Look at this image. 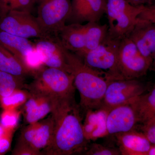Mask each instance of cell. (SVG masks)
Instances as JSON below:
<instances>
[{"label": "cell", "mask_w": 155, "mask_h": 155, "mask_svg": "<svg viewBox=\"0 0 155 155\" xmlns=\"http://www.w3.org/2000/svg\"><path fill=\"white\" fill-rule=\"evenodd\" d=\"M135 110L138 123L144 124L155 111V84L147 93H143L131 102Z\"/></svg>", "instance_id": "21"}, {"label": "cell", "mask_w": 155, "mask_h": 155, "mask_svg": "<svg viewBox=\"0 0 155 155\" xmlns=\"http://www.w3.org/2000/svg\"><path fill=\"white\" fill-rule=\"evenodd\" d=\"M153 4H155V0H153Z\"/></svg>", "instance_id": "34"}, {"label": "cell", "mask_w": 155, "mask_h": 155, "mask_svg": "<svg viewBox=\"0 0 155 155\" xmlns=\"http://www.w3.org/2000/svg\"><path fill=\"white\" fill-rule=\"evenodd\" d=\"M130 5L134 6L149 5L153 4V0H125Z\"/></svg>", "instance_id": "31"}, {"label": "cell", "mask_w": 155, "mask_h": 155, "mask_svg": "<svg viewBox=\"0 0 155 155\" xmlns=\"http://www.w3.org/2000/svg\"><path fill=\"white\" fill-rule=\"evenodd\" d=\"M150 69H152L153 70L155 71V52L154 55L152 64L151 66Z\"/></svg>", "instance_id": "33"}, {"label": "cell", "mask_w": 155, "mask_h": 155, "mask_svg": "<svg viewBox=\"0 0 155 155\" xmlns=\"http://www.w3.org/2000/svg\"><path fill=\"white\" fill-rule=\"evenodd\" d=\"M23 104L24 121L28 125L38 122L51 114L57 104L47 97L29 93Z\"/></svg>", "instance_id": "16"}, {"label": "cell", "mask_w": 155, "mask_h": 155, "mask_svg": "<svg viewBox=\"0 0 155 155\" xmlns=\"http://www.w3.org/2000/svg\"><path fill=\"white\" fill-rule=\"evenodd\" d=\"M19 114L15 109L2 110L0 114V125L7 128H14L18 123Z\"/></svg>", "instance_id": "24"}, {"label": "cell", "mask_w": 155, "mask_h": 155, "mask_svg": "<svg viewBox=\"0 0 155 155\" xmlns=\"http://www.w3.org/2000/svg\"><path fill=\"white\" fill-rule=\"evenodd\" d=\"M122 155H147L152 144L143 132L134 130L115 134Z\"/></svg>", "instance_id": "17"}, {"label": "cell", "mask_w": 155, "mask_h": 155, "mask_svg": "<svg viewBox=\"0 0 155 155\" xmlns=\"http://www.w3.org/2000/svg\"><path fill=\"white\" fill-rule=\"evenodd\" d=\"M0 44L30 69L36 71L41 67L34 60L37 54L35 46L28 38L0 30Z\"/></svg>", "instance_id": "13"}, {"label": "cell", "mask_w": 155, "mask_h": 155, "mask_svg": "<svg viewBox=\"0 0 155 155\" xmlns=\"http://www.w3.org/2000/svg\"><path fill=\"white\" fill-rule=\"evenodd\" d=\"M146 89V86L136 79L110 80L100 108L109 112L117 106L131 102Z\"/></svg>", "instance_id": "10"}, {"label": "cell", "mask_w": 155, "mask_h": 155, "mask_svg": "<svg viewBox=\"0 0 155 155\" xmlns=\"http://www.w3.org/2000/svg\"><path fill=\"white\" fill-rule=\"evenodd\" d=\"M14 155H39V154L30 148L16 144L12 151Z\"/></svg>", "instance_id": "29"}, {"label": "cell", "mask_w": 155, "mask_h": 155, "mask_svg": "<svg viewBox=\"0 0 155 155\" xmlns=\"http://www.w3.org/2000/svg\"><path fill=\"white\" fill-rule=\"evenodd\" d=\"M107 4V0H87L85 6L72 23L99 22L106 14Z\"/></svg>", "instance_id": "20"}, {"label": "cell", "mask_w": 155, "mask_h": 155, "mask_svg": "<svg viewBox=\"0 0 155 155\" xmlns=\"http://www.w3.org/2000/svg\"><path fill=\"white\" fill-rule=\"evenodd\" d=\"M33 81L25 85L29 93L49 98L58 104L75 97V87L72 74L57 68L41 67Z\"/></svg>", "instance_id": "3"}, {"label": "cell", "mask_w": 155, "mask_h": 155, "mask_svg": "<svg viewBox=\"0 0 155 155\" xmlns=\"http://www.w3.org/2000/svg\"><path fill=\"white\" fill-rule=\"evenodd\" d=\"M86 113L83 128L86 139L88 141L95 140L107 136L106 122L108 111L99 108Z\"/></svg>", "instance_id": "18"}, {"label": "cell", "mask_w": 155, "mask_h": 155, "mask_svg": "<svg viewBox=\"0 0 155 155\" xmlns=\"http://www.w3.org/2000/svg\"><path fill=\"white\" fill-rule=\"evenodd\" d=\"M108 29V25L99 22L71 23L54 36L65 49L77 54L95 48L107 36Z\"/></svg>", "instance_id": "4"}, {"label": "cell", "mask_w": 155, "mask_h": 155, "mask_svg": "<svg viewBox=\"0 0 155 155\" xmlns=\"http://www.w3.org/2000/svg\"><path fill=\"white\" fill-rule=\"evenodd\" d=\"M1 109H2V108L1 107V106H0V110H1Z\"/></svg>", "instance_id": "35"}, {"label": "cell", "mask_w": 155, "mask_h": 155, "mask_svg": "<svg viewBox=\"0 0 155 155\" xmlns=\"http://www.w3.org/2000/svg\"><path fill=\"white\" fill-rule=\"evenodd\" d=\"M142 129L151 144L155 145V124Z\"/></svg>", "instance_id": "30"}, {"label": "cell", "mask_w": 155, "mask_h": 155, "mask_svg": "<svg viewBox=\"0 0 155 155\" xmlns=\"http://www.w3.org/2000/svg\"><path fill=\"white\" fill-rule=\"evenodd\" d=\"M128 37L141 54L152 64L155 52V23L137 18Z\"/></svg>", "instance_id": "15"}, {"label": "cell", "mask_w": 155, "mask_h": 155, "mask_svg": "<svg viewBox=\"0 0 155 155\" xmlns=\"http://www.w3.org/2000/svg\"><path fill=\"white\" fill-rule=\"evenodd\" d=\"M120 41L107 36L95 48L76 55L88 67L104 73L109 80H122L118 66Z\"/></svg>", "instance_id": "5"}, {"label": "cell", "mask_w": 155, "mask_h": 155, "mask_svg": "<svg viewBox=\"0 0 155 155\" xmlns=\"http://www.w3.org/2000/svg\"><path fill=\"white\" fill-rule=\"evenodd\" d=\"M87 0H72L71 11L66 24H71L86 4Z\"/></svg>", "instance_id": "27"}, {"label": "cell", "mask_w": 155, "mask_h": 155, "mask_svg": "<svg viewBox=\"0 0 155 155\" xmlns=\"http://www.w3.org/2000/svg\"><path fill=\"white\" fill-rule=\"evenodd\" d=\"M151 65L128 36L121 40L118 51V66L122 79L142 77L147 74Z\"/></svg>", "instance_id": "9"}, {"label": "cell", "mask_w": 155, "mask_h": 155, "mask_svg": "<svg viewBox=\"0 0 155 155\" xmlns=\"http://www.w3.org/2000/svg\"><path fill=\"white\" fill-rule=\"evenodd\" d=\"M64 50L69 73L80 94L81 109L85 112L99 109L110 80L104 73L86 65L75 53L64 48Z\"/></svg>", "instance_id": "2"}, {"label": "cell", "mask_w": 155, "mask_h": 155, "mask_svg": "<svg viewBox=\"0 0 155 155\" xmlns=\"http://www.w3.org/2000/svg\"><path fill=\"white\" fill-rule=\"evenodd\" d=\"M85 154L88 155H119V149L104 146L98 143H93L88 147Z\"/></svg>", "instance_id": "25"}, {"label": "cell", "mask_w": 155, "mask_h": 155, "mask_svg": "<svg viewBox=\"0 0 155 155\" xmlns=\"http://www.w3.org/2000/svg\"><path fill=\"white\" fill-rule=\"evenodd\" d=\"M13 129L14 128H7L0 125V155L5 153L10 148Z\"/></svg>", "instance_id": "26"}, {"label": "cell", "mask_w": 155, "mask_h": 155, "mask_svg": "<svg viewBox=\"0 0 155 155\" xmlns=\"http://www.w3.org/2000/svg\"><path fill=\"white\" fill-rule=\"evenodd\" d=\"M137 18L155 23V4L145 6L144 9L138 15Z\"/></svg>", "instance_id": "28"}, {"label": "cell", "mask_w": 155, "mask_h": 155, "mask_svg": "<svg viewBox=\"0 0 155 155\" xmlns=\"http://www.w3.org/2000/svg\"><path fill=\"white\" fill-rule=\"evenodd\" d=\"M25 79L0 71V99L25 88Z\"/></svg>", "instance_id": "22"}, {"label": "cell", "mask_w": 155, "mask_h": 155, "mask_svg": "<svg viewBox=\"0 0 155 155\" xmlns=\"http://www.w3.org/2000/svg\"><path fill=\"white\" fill-rule=\"evenodd\" d=\"M80 109L75 97L56 105L51 113L54 122L52 137L41 155H70L86 151L88 140L84 133Z\"/></svg>", "instance_id": "1"}, {"label": "cell", "mask_w": 155, "mask_h": 155, "mask_svg": "<svg viewBox=\"0 0 155 155\" xmlns=\"http://www.w3.org/2000/svg\"><path fill=\"white\" fill-rule=\"evenodd\" d=\"M108 135L124 133L134 130L138 119L131 102L112 108L107 118Z\"/></svg>", "instance_id": "14"}, {"label": "cell", "mask_w": 155, "mask_h": 155, "mask_svg": "<svg viewBox=\"0 0 155 155\" xmlns=\"http://www.w3.org/2000/svg\"><path fill=\"white\" fill-rule=\"evenodd\" d=\"M147 155H155V145L152 144Z\"/></svg>", "instance_id": "32"}, {"label": "cell", "mask_w": 155, "mask_h": 155, "mask_svg": "<svg viewBox=\"0 0 155 155\" xmlns=\"http://www.w3.org/2000/svg\"><path fill=\"white\" fill-rule=\"evenodd\" d=\"M29 96L26 89L17 90L10 95L0 99V106L2 110L15 109L23 104Z\"/></svg>", "instance_id": "23"}, {"label": "cell", "mask_w": 155, "mask_h": 155, "mask_svg": "<svg viewBox=\"0 0 155 155\" xmlns=\"http://www.w3.org/2000/svg\"><path fill=\"white\" fill-rule=\"evenodd\" d=\"M0 71L25 79L34 76L36 71L30 69L0 44Z\"/></svg>", "instance_id": "19"}, {"label": "cell", "mask_w": 155, "mask_h": 155, "mask_svg": "<svg viewBox=\"0 0 155 155\" xmlns=\"http://www.w3.org/2000/svg\"><path fill=\"white\" fill-rule=\"evenodd\" d=\"M144 7L132 5L125 0H107V36L119 40L128 36Z\"/></svg>", "instance_id": "6"}, {"label": "cell", "mask_w": 155, "mask_h": 155, "mask_svg": "<svg viewBox=\"0 0 155 155\" xmlns=\"http://www.w3.org/2000/svg\"><path fill=\"white\" fill-rule=\"evenodd\" d=\"M54 122L51 114L45 119L28 124L22 129L16 144L24 146L41 155L52 137Z\"/></svg>", "instance_id": "11"}, {"label": "cell", "mask_w": 155, "mask_h": 155, "mask_svg": "<svg viewBox=\"0 0 155 155\" xmlns=\"http://www.w3.org/2000/svg\"><path fill=\"white\" fill-rule=\"evenodd\" d=\"M71 2L72 0H35L36 17L44 30L54 35L66 25Z\"/></svg>", "instance_id": "8"}, {"label": "cell", "mask_w": 155, "mask_h": 155, "mask_svg": "<svg viewBox=\"0 0 155 155\" xmlns=\"http://www.w3.org/2000/svg\"><path fill=\"white\" fill-rule=\"evenodd\" d=\"M0 30L24 38H44L51 35L42 28L31 12L12 10L0 18Z\"/></svg>", "instance_id": "7"}, {"label": "cell", "mask_w": 155, "mask_h": 155, "mask_svg": "<svg viewBox=\"0 0 155 155\" xmlns=\"http://www.w3.org/2000/svg\"><path fill=\"white\" fill-rule=\"evenodd\" d=\"M34 45L42 64L46 67L57 68L70 73L64 47L54 35L48 38H38Z\"/></svg>", "instance_id": "12"}]
</instances>
